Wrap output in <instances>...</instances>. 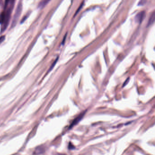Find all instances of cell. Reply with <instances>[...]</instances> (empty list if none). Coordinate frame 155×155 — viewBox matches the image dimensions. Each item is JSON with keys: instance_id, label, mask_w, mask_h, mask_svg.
I'll use <instances>...</instances> for the list:
<instances>
[{"instance_id": "obj_1", "label": "cell", "mask_w": 155, "mask_h": 155, "mask_svg": "<svg viewBox=\"0 0 155 155\" xmlns=\"http://www.w3.org/2000/svg\"><path fill=\"white\" fill-rule=\"evenodd\" d=\"M13 8L10 6L7 9V10L5 12V18L3 21L2 23L1 24V31L3 32L5 31L9 23L10 20L11 18V13L12 12Z\"/></svg>"}, {"instance_id": "obj_2", "label": "cell", "mask_w": 155, "mask_h": 155, "mask_svg": "<svg viewBox=\"0 0 155 155\" xmlns=\"http://www.w3.org/2000/svg\"><path fill=\"white\" fill-rule=\"evenodd\" d=\"M22 3H19L17 6V8L16 9V12L13 17V24H12L13 26L16 25V24L18 21L20 16H21L22 11Z\"/></svg>"}, {"instance_id": "obj_3", "label": "cell", "mask_w": 155, "mask_h": 155, "mask_svg": "<svg viewBox=\"0 0 155 155\" xmlns=\"http://www.w3.org/2000/svg\"><path fill=\"white\" fill-rule=\"evenodd\" d=\"M86 112V111H84L83 112H82L81 113L80 115L78 116L77 118H76L71 123V125L70 126V127H69L70 129L73 126H74L75 125H77L80 121H81V120L82 119V118L84 117Z\"/></svg>"}, {"instance_id": "obj_4", "label": "cell", "mask_w": 155, "mask_h": 155, "mask_svg": "<svg viewBox=\"0 0 155 155\" xmlns=\"http://www.w3.org/2000/svg\"><path fill=\"white\" fill-rule=\"evenodd\" d=\"M145 15L146 13L144 11H142L138 13L135 16L136 22L139 23H141L143 20L145 18Z\"/></svg>"}, {"instance_id": "obj_5", "label": "cell", "mask_w": 155, "mask_h": 155, "mask_svg": "<svg viewBox=\"0 0 155 155\" xmlns=\"http://www.w3.org/2000/svg\"><path fill=\"white\" fill-rule=\"evenodd\" d=\"M51 0H41L39 3L38 7L40 9L43 8L45 6L47 5L48 3Z\"/></svg>"}, {"instance_id": "obj_6", "label": "cell", "mask_w": 155, "mask_h": 155, "mask_svg": "<svg viewBox=\"0 0 155 155\" xmlns=\"http://www.w3.org/2000/svg\"><path fill=\"white\" fill-rule=\"evenodd\" d=\"M155 12L153 11L152 13V14L151 15V16H150V18H149V22L147 24V26H149L150 25H152V24L154 23V21H155Z\"/></svg>"}, {"instance_id": "obj_7", "label": "cell", "mask_w": 155, "mask_h": 155, "mask_svg": "<svg viewBox=\"0 0 155 155\" xmlns=\"http://www.w3.org/2000/svg\"><path fill=\"white\" fill-rule=\"evenodd\" d=\"M5 16V11H4L0 14V24H2Z\"/></svg>"}, {"instance_id": "obj_8", "label": "cell", "mask_w": 155, "mask_h": 155, "mask_svg": "<svg viewBox=\"0 0 155 155\" xmlns=\"http://www.w3.org/2000/svg\"><path fill=\"white\" fill-rule=\"evenodd\" d=\"M147 1V0H140L139 3H138V6H142L144 5Z\"/></svg>"}, {"instance_id": "obj_9", "label": "cell", "mask_w": 155, "mask_h": 155, "mask_svg": "<svg viewBox=\"0 0 155 155\" xmlns=\"http://www.w3.org/2000/svg\"><path fill=\"white\" fill-rule=\"evenodd\" d=\"M11 0H5V5H4V8L6 9L7 7L8 6L9 3H10Z\"/></svg>"}, {"instance_id": "obj_10", "label": "cell", "mask_w": 155, "mask_h": 155, "mask_svg": "<svg viewBox=\"0 0 155 155\" xmlns=\"http://www.w3.org/2000/svg\"><path fill=\"white\" fill-rule=\"evenodd\" d=\"M58 57L57 58V59H56V60L54 61V62L53 63L52 65L51 66V68H50V69H49V71H50L53 68V67H54V66L56 64V62L57 61V60H58Z\"/></svg>"}, {"instance_id": "obj_11", "label": "cell", "mask_w": 155, "mask_h": 155, "mask_svg": "<svg viewBox=\"0 0 155 155\" xmlns=\"http://www.w3.org/2000/svg\"><path fill=\"white\" fill-rule=\"evenodd\" d=\"M5 36H2L0 37V44L4 40H5Z\"/></svg>"}, {"instance_id": "obj_12", "label": "cell", "mask_w": 155, "mask_h": 155, "mask_svg": "<svg viewBox=\"0 0 155 155\" xmlns=\"http://www.w3.org/2000/svg\"><path fill=\"white\" fill-rule=\"evenodd\" d=\"M129 78H128L127 79V80H126V81L125 82V83H124V84H123V87H124L126 84H128V82H129Z\"/></svg>"}, {"instance_id": "obj_13", "label": "cell", "mask_w": 155, "mask_h": 155, "mask_svg": "<svg viewBox=\"0 0 155 155\" xmlns=\"http://www.w3.org/2000/svg\"><path fill=\"white\" fill-rule=\"evenodd\" d=\"M66 34H65V37H64V39H63V41H62V44H64V43L65 42V38H66Z\"/></svg>"}]
</instances>
